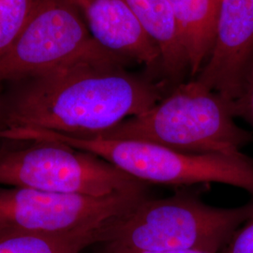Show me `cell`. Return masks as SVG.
I'll return each instance as SVG.
<instances>
[{
	"mask_svg": "<svg viewBox=\"0 0 253 253\" xmlns=\"http://www.w3.org/2000/svg\"><path fill=\"white\" fill-rule=\"evenodd\" d=\"M231 108L235 118H241L253 130V62L245 77L242 87Z\"/></svg>",
	"mask_w": 253,
	"mask_h": 253,
	"instance_id": "5bb4252c",
	"label": "cell"
},
{
	"mask_svg": "<svg viewBox=\"0 0 253 253\" xmlns=\"http://www.w3.org/2000/svg\"><path fill=\"white\" fill-rule=\"evenodd\" d=\"M221 253H253V215L237 230Z\"/></svg>",
	"mask_w": 253,
	"mask_h": 253,
	"instance_id": "9a60e30c",
	"label": "cell"
},
{
	"mask_svg": "<svg viewBox=\"0 0 253 253\" xmlns=\"http://www.w3.org/2000/svg\"><path fill=\"white\" fill-rule=\"evenodd\" d=\"M253 62V0H221L214 43L194 78L232 102Z\"/></svg>",
	"mask_w": 253,
	"mask_h": 253,
	"instance_id": "ba28073f",
	"label": "cell"
},
{
	"mask_svg": "<svg viewBox=\"0 0 253 253\" xmlns=\"http://www.w3.org/2000/svg\"><path fill=\"white\" fill-rule=\"evenodd\" d=\"M0 87H1V84H0ZM1 89V88H0ZM0 100H1V97H0Z\"/></svg>",
	"mask_w": 253,
	"mask_h": 253,
	"instance_id": "e0dca14e",
	"label": "cell"
},
{
	"mask_svg": "<svg viewBox=\"0 0 253 253\" xmlns=\"http://www.w3.org/2000/svg\"><path fill=\"white\" fill-rule=\"evenodd\" d=\"M39 0H0V58L17 42Z\"/></svg>",
	"mask_w": 253,
	"mask_h": 253,
	"instance_id": "4fadbf2b",
	"label": "cell"
},
{
	"mask_svg": "<svg viewBox=\"0 0 253 253\" xmlns=\"http://www.w3.org/2000/svg\"><path fill=\"white\" fill-rule=\"evenodd\" d=\"M146 197L145 190L97 197L0 187V225L68 233L105 224Z\"/></svg>",
	"mask_w": 253,
	"mask_h": 253,
	"instance_id": "52a82bcc",
	"label": "cell"
},
{
	"mask_svg": "<svg viewBox=\"0 0 253 253\" xmlns=\"http://www.w3.org/2000/svg\"><path fill=\"white\" fill-rule=\"evenodd\" d=\"M93 40L109 53L162 79L160 49L124 0H75Z\"/></svg>",
	"mask_w": 253,
	"mask_h": 253,
	"instance_id": "9c48e42d",
	"label": "cell"
},
{
	"mask_svg": "<svg viewBox=\"0 0 253 253\" xmlns=\"http://www.w3.org/2000/svg\"><path fill=\"white\" fill-rule=\"evenodd\" d=\"M102 253H206L197 251H161V252H143V251H131L125 249H118L104 246V251Z\"/></svg>",
	"mask_w": 253,
	"mask_h": 253,
	"instance_id": "2e32d148",
	"label": "cell"
},
{
	"mask_svg": "<svg viewBox=\"0 0 253 253\" xmlns=\"http://www.w3.org/2000/svg\"><path fill=\"white\" fill-rule=\"evenodd\" d=\"M194 79L208 60L214 43L221 0H167Z\"/></svg>",
	"mask_w": 253,
	"mask_h": 253,
	"instance_id": "8fae6325",
	"label": "cell"
},
{
	"mask_svg": "<svg viewBox=\"0 0 253 253\" xmlns=\"http://www.w3.org/2000/svg\"><path fill=\"white\" fill-rule=\"evenodd\" d=\"M151 37L162 55V79L179 84L189 74L188 59L167 0H124Z\"/></svg>",
	"mask_w": 253,
	"mask_h": 253,
	"instance_id": "30bf717a",
	"label": "cell"
},
{
	"mask_svg": "<svg viewBox=\"0 0 253 253\" xmlns=\"http://www.w3.org/2000/svg\"><path fill=\"white\" fill-rule=\"evenodd\" d=\"M4 137L70 145L100 157L145 184L183 187L218 183L246 190L253 198V159L244 153L190 154L141 141L65 135L25 127L9 128Z\"/></svg>",
	"mask_w": 253,
	"mask_h": 253,
	"instance_id": "277c9868",
	"label": "cell"
},
{
	"mask_svg": "<svg viewBox=\"0 0 253 253\" xmlns=\"http://www.w3.org/2000/svg\"><path fill=\"white\" fill-rule=\"evenodd\" d=\"M109 222L58 234L0 225V253H82L101 243Z\"/></svg>",
	"mask_w": 253,
	"mask_h": 253,
	"instance_id": "7c38bea8",
	"label": "cell"
},
{
	"mask_svg": "<svg viewBox=\"0 0 253 253\" xmlns=\"http://www.w3.org/2000/svg\"><path fill=\"white\" fill-rule=\"evenodd\" d=\"M114 56L80 59L12 83L0 100V130L45 129L65 135L95 136L163 100L168 84L127 71Z\"/></svg>",
	"mask_w": 253,
	"mask_h": 253,
	"instance_id": "6da1fadb",
	"label": "cell"
},
{
	"mask_svg": "<svg viewBox=\"0 0 253 253\" xmlns=\"http://www.w3.org/2000/svg\"><path fill=\"white\" fill-rule=\"evenodd\" d=\"M0 146V187L103 197L145 190L94 154L49 141L5 140Z\"/></svg>",
	"mask_w": 253,
	"mask_h": 253,
	"instance_id": "5b68a950",
	"label": "cell"
},
{
	"mask_svg": "<svg viewBox=\"0 0 253 253\" xmlns=\"http://www.w3.org/2000/svg\"><path fill=\"white\" fill-rule=\"evenodd\" d=\"M253 215V200L237 208L207 205L189 191L139 201L105 227L106 247L143 252L197 251L218 253Z\"/></svg>",
	"mask_w": 253,
	"mask_h": 253,
	"instance_id": "7a4b0ae2",
	"label": "cell"
},
{
	"mask_svg": "<svg viewBox=\"0 0 253 253\" xmlns=\"http://www.w3.org/2000/svg\"><path fill=\"white\" fill-rule=\"evenodd\" d=\"M95 136L199 155H239L253 143V132L236 124L231 102L195 79L173 86L144 114Z\"/></svg>",
	"mask_w": 253,
	"mask_h": 253,
	"instance_id": "3957f363",
	"label": "cell"
},
{
	"mask_svg": "<svg viewBox=\"0 0 253 253\" xmlns=\"http://www.w3.org/2000/svg\"><path fill=\"white\" fill-rule=\"evenodd\" d=\"M109 55L117 56L93 40L75 0H39L17 42L0 58V84Z\"/></svg>",
	"mask_w": 253,
	"mask_h": 253,
	"instance_id": "8992f818",
	"label": "cell"
}]
</instances>
